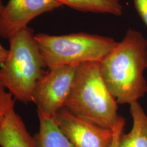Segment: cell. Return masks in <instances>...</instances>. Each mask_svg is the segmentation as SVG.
Wrapping results in <instances>:
<instances>
[{
	"label": "cell",
	"instance_id": "obj_12",
	"mask_svg": "<svg viewBox=\"0 0 147 147\" xmlns=\"http://www.w3.org/2000/svg\"><path fill=\"white\" fill-rule=\"evenodd\" d=\"M16 100L0 82V126L9 113L15 110Z\"/></svg>",
	"mask_w": 147,
	"mask_h": 147
},
{
	"label": "cell",
	"instance_id": "obj_13",
	"mask_svg": "<svg viewBox=\"0 0 147 147\" xmlns=\"http://www.w3.org/2000/svg\"><path fill=\"white\" fill-rule=\"evenodd\" d=\"M136 10L147 27V0H133Z\"/></svg>",
	"mask_w": 147,
	"mask_h": 147
},
{
	"label": "cell",
	"instance_id": "obj_10",
	"mask_svg": "<svg viewBox=\"0 0 147 147\" xmlns=\"http://www.w3.org/2000/svg\"><path fill=\"white\" fill-rule=\"evenodd\" d=\"M38 112L39 131L34 137L37 147H74L63 134L55 120Z\"/></svg>",
	"mask_w": 147,
	"mask_h": 147
},
{
	"label": "cell",
	"instance_id": "obj_9",
	"mask_svg": "<svg viewBox=\"0 0 147 147\" xmlns=\"http://www.w3.org/2000/svg\"><path fill=\"white\" fill-rule=\"evenodd\" d=\"M132 127L121 135L118 147H147V115L139 102L129 105Z\"/></svg>",
	"mask_w": 147,
	"mask_h": 147
},
{
	"label": "cell",
	"instance_id": "obj_5",
	"mask_svg": "<svg viewBox=\"0 0 147 147\" xmlns=\"http://www.w3.org/2000/svg\"><path fill=\"white\" fill-rule=\"evenodd\" d=\"M79 65H65L49 69L34 88L32 102L37 111L55 117L65 106L72 89Z\"/></svg>",
	"mask_w": 147,
	"mask_h": 147
},
{
	"label": "cell",
	"instance_id": "obj_7",
	"mask_svg": "<svg viewBox=\"0 0 147 147\" xmlns=\"http://www.w3.org/2000/svg\"><path fill=\"white\" fill-rule=\"evenodd\" d=\"M62 5L59 0H8L0 11V37L9 40L34 18Z\"/></svg>",
	"mask_w": 147,
	"mask_h": 147
},
{
	"label": "cell",
	"instance_id": "obj_8",
	"mask_svg": "<svg viewBox=\"0 0 147 147\" xmlns=\"http://www.w3.org/2000/svg\"><path fill=\"white\" fill-rule=\"evenodd\" d=\"M0 147H37L36 140L15 110L0 126Z\"/></svg>",
	"mask_w": 147,
	"mask_h": 147
},
{
	"label": "cell",
	"instance_id": "obj_2",
	"mask_svg": "<svg viewBox=\"0 0 147 147\" xmlns=\"http://www.w3.org/2000/svg\"><path fill=\"white\" fill-rule=\"evenodd\" d=\"M8 40V57L0 67V82L16 100L32 102L34 88L46 73L34 30L27 27Z\"/></svg>",
	"mask_w": 147,
	"mask_h": 147
},
{
	"label": "cell",
	"instance_id": "obj_6",
	"mask_svg": "<svg viewBox=\"0 0 147 147\" xmlns=\"http://www.w3.org/2000/svg\"><path fill=\"white\" fill-rule=\"evenodd\" d=\"M55 120L74 147H112L114 129L99 125L65 107L57 113Z\"/></svg>",
	"mask_w": 147,
	"mask_h": 147
},
{
	"label": "cell",
	"instance_id": "obj_11",
	"mask_svg": "<svg viewBox=\"0 0 147 147\" xmlns=\"http://www.w3.org/2000/svg\"><path fill=\"white\" fill-rule=\"evenodd\" d=\"M63 5L83 12L108 14L121 16L123 8L121 0H59Z\"/></svg>",
	"mask_w": 147,
	"mask_h": 147
},
{
	"label": "cell",
	"instance_id": "obj_16",
	"mask_svg": "<svg viewBox=\"0 0 147 147\" xmlns=\"http://www.w3.org/2000/svg\"><path fill=\"white\" fill-rule=\"evenodd\" d=\"M3 5H3L2 1H1V0H0V11H1V9L3 8Z\"/></svg>",
	"mask_w": 147,
	"mask_h": 147
},
{
	"label": "cell",
	"instance_id": "obj_14",
	"mask_svg": "<svg viewBox=\"0 0 147 147\" xmlns=\"http://www.w3.org/2000/svg\"><path fill=\"white\" fill-rule=\"evenodd\" d=\"M125 125V120L123 117H121L120 120L119 121L118 123L115 126L114 129V139L112 147H118L119 138L121 135L123 133Z\"/></svg>",
	"mask_w": 147,
	"mask_h": 147
},
{
	"label": "cell",
	"instance_id": "obj_3",
	"mask_svg": "<svg viewBox=\"0 0 147 147\" xmlns=\"http://www.w3.org/2000/svg\"><path fill=\"white\" fill-rule=\"evenodd\" d=\"M118 104L102 78L100 62L80 64L64 107L99 125L113 129L121 117Z\"/></svg>",
	"mask_w": 147,
	"mask_h": 147
},
{
	"label": "cell",
	"instance_id": "obj_15",
	"mask_svg": "<svg viewBox=\"0 0 147 147\" xmlns=\"http://www.w3.org/2000/svg\"><path fill=\"white\" fill-rule=\"evenodd\" d=\"M8 54V50L5 49L0 42V65H1L6 59Z\"/></svg>",
	"mask_w": 147,
	"mask_h": 147
},
{
	"label": "cell",
	"instance_id": "obj_1",
	"mask_svg": "<svg viewBox=\"0 0 147 147\" xmlns=\"http://www.w3.org/2000/svg\"><path fill=\"white\" fill-rule=\"evenodd\" d=\"M100 72L119 104L138 102L147 93V40L129 29L124 38L100 61Z\"/></svg>",
	"mask_w": 147,
	"mask_h": 147
},
{
	"label": "cell",
	"instance_id": "obj_4",
	"mask_svg": "<svg viewBox=\"0 0 147 147\" xmlns=\"http://www.w3.org/2000/svg\"><path fill=\"white\" fill-rule=\"evenodd\" d=\"M35 39L49 69L100 62L118 44L110 37L84 32L61 36L40 33L35 35Z\"/></svg>",
	"mask_w": 147,
	"mask_h": 147
}]
</instances>
